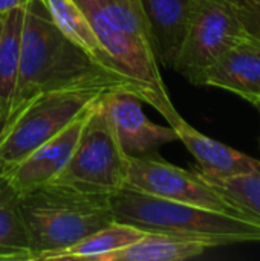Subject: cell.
Returning a JSON list of instances; mask_svg holds the SVG:
<instances>
[{
	"mask_svg": "<svg viewBox=\"0 0 260 261\" xmlns=\"http://www.w3.org/2000/svg\"><path fill=\"white\" fill-rule=\"evenodd\" d=\"M195 0H141L150 24L156 57L162 66L173 69L182 46Z\"/></svg>",
	"mask_w": 260,
	"mask_h": 261,
	"instance_id": "cell-12",
	"label": "cell"
},
{
	"mask_svg": "<svg viewBox=\"0 0 260 261\" xmlns=\"http://www.w3.org/2000/svg\"><path fill=\"white\" fill-rule=\"evenodd\" d=\"M215 248L204 240L147 232L138 242L103 255L98 261H182L202 255Z\"/></svg>",
	"mask_w": 260,
	"mask_h": 261,
	"instance_id": "cell-13",
	"label": "cell"
},
{
	"mask_svg": "<svg viewBox=\"0 0 260 261\" xmlns=\"http://www.w3.org/2000/svg\"><path fill=\"white\" fill-rule=\"evenodd\" d=\"M126 187L150 196L247 219L260 225V219L230 202L196 170L188 171L179 168L158 156H150V153L144 156H127Z\"/></svg>",
	"mask_w": 260,
	"mask_h": 261,
	"instance_id": "cell-6",
	"label": "cell"
},
{
	"mask_svg": "<svg viewBox=\"0 0 260 261\" xmlns=\"http://www.w3.org/2000/svg\"><path fill=\"white\" fill-rule=\"evenodd\" d=\"M93 106L81 113L58 135L37 147L25 159L9 168L2 170L8 182L20 194L51 184L61 173L75 150Z\"/></svg>",
	"mask_w": 260,
	"mask_h": 261,
	"instance_id": "cell-9",
	"label": "cell"
},
{
	"mask_svg": "<svg viewBox=\"0 0 260 261\" xmlns=\"http://www.w3.org/2000/svg\"><path fill=\"white\" fill-rule=\"evenodd\" d=\"M201 176L236 206L260 219V171L234 177Z\"/></svg>",
	"mask_w": 260,
	"mask_h": 261,
	"instance_id": "cell-19",
	"label": "cell"
},
{
	"mask_svg": "<svg viewBox=\"0 0 260 261\" xmlns=\"http://www.w3.org/2000/svg\"><path fill=\"white\" fill-rule=\"evenodd\" d=\"M198 86L233 92L254 106L260 98V46L244 35L204 70Z\"/></svg>",
	"mask_w": 260,
	"mask_h": 261,
	"instance_id": "cell-10",
	"label": "cell"
},
{
	"mask_svg": "<svg viewBox=\"0 0 260 261\" xmlns=\"http://www.w3.org/2000/svg\"><path fill=\"white\" fill-rule=\"evenodd\" d=\"M254 107L257 109V112H259V113H260V98H259V99H257V102L254 104Z\"/></svg>",
	"mask_w": 260,
	"mask_h": 261,
	"instance_id": "cell-23",
	"label": "cell"
},
{
	"mask_svg": "<svg viewBox=\"0 0 260 261\" xmlns=\"http://www.w3.org/2000/svg\"><path fill=\"white\" fill-rule=\"evenodd\" d=\"M0 261H32L20 193L0 168Z\"/></svg>",
	"mask_w": 260,
	"mask_h": 261,
	"instance_id": "cell-14",
	"label": "cell"
},
{
	"mask_svg": "<svg viewBox=\"0 0 260 261\" xmlns=\"http://www.w3.org/2000/svg\"><path fill=\"white\" fill-rule=\"evenodd\" d=\"M242 37V26L228 0H195L173 69L198 86L204 70Z\"/></svg>",
	"mask_w": 260,
	"mask_h": 261,
	"instance_id": "cell-7",
	"label": "cell"
},
{
	"mask_svg": "<svg viewBox=\"0 0 260 261\" xmlns=\"http://www.w3.org/2000/svg\"><path fill=\"white\" fill-rule=\"evenodd\" d=\"M100 104L112 125L121 150L127 156H144L161 145L179 141L176 130L162 127L147 118L143 99L127 87L104 92Z\"/></svg>",
	"mask_w": 260,
	"mask_h": 261,
	"instance_id": "cell-8",
	"label": "cell"
},
{
	"mask_svg": "<svg viewBox=\"0 0 260 261\" xmlns=\"http://www.w3.org/2000/svg\"><path fill=\"white\" fill-rule=\"evenodd\" d=\"M25 8L9 11L3 18L0 32V121L9 116L12 98L15 93L20 58H21V31Z\"/></svg>",
	"mask_w": 260,
	"mask_h": 261,
	"instance_id": "cell-15",
	"label": "cell"
},
{
	"mask_svg": "<svg viewBox=\"0 0 260 261\" xmlns=\"http://www.w3.org/2000/svg\"><path fill=\"white\" fill-rule=\"evenodd\" d=\"M81 9L100 14L115 28L144 40L155 47L150 24L144 14L141 0H75ZM156 50V49H155Z\"/></svg>",
	"mask_w": 260,
	"mask_h": 261,
	"instance_id": "cell-18",
	"label": "cell"
},
{
	"mask_svg": "<svg viewBox=\"0 0 260 261\" xmlns=\"http://www.w3.org/2000/svg\"><path fill=\"white\" fill-rule=\"evenodd\" d=\"M130 84L70 41L55 24L41 0L25 8L20 73L11 112L31 98L69 89H116ZM9 112V113H11Z\"/></svg>",
	"mask_w": 260,
	"mask_h": 261,
	"instance_id": "cell-1",
	"label": "cell"
},
{
	"mask_svg": "<svg viewBox=\"0 0 260 261\" xmlns=\"http://www.w3.org/2000/svg\"><path fill=\"white\" fill-rule=\"evenodd\" d=\"M58 29L106 69L121 75L101 46L90 21L75 0H41ZM123 76V75H121ZM124 78V76H123ZM126 80V78H124Z\"/></svg>",
	"mask_w": 260,
	"mask_h": 261,
	"instance_id": "cell-16",
	"label": "cell"
},
{
	"mask_svg": "<svg viewBox=\"0 0 260 261\" xmlns=\"http://www.w3.org/2000/svg\"><path fill=\"white\" fill-rule=\"evenodd\" d=\"M116 222L146 232H159L184 239L204 240L215 248L260 242V225L230 214L150 196L124 187L110 196Z\"/></svg>",
	"mask_w": 260,
	"mask_h": 261,
	"instance_id": "cell-3",
	"label": "cell"
},
{
	"mask_svg": "<svg viewBox=\"0 0 260 261\" xmlns=\"http://www.w3.org/2000/svg\"><path fill=\"white\" fill-rule=\"evenodd\" d=\"M32 0H0V15H6L9 11L17 8H26V5Z\"/></svg>",
	"mask_w": 260,
	"mask_h": 261,
	"instance_id": "cell-21",
	"label": "cell"
},
{
	"mask_svg": "<svg viewBox=\"0 0 260 261\" xmlns=\"http://www.w3.org/2000/svg\"><path fill=\"white\" fill-rule=\"evenodd\" d=\"M242 26L244 35L260 46V0H228Z\"/></svg>",
	"mask_w": 260,
	"mask_h": 261,
	"instance_id": "cell-20",
	"label": "cell"
},
{
	"mask_svg": "<svg viewBox=\"0 0 260 261\" xmlns=\"http://www.w3.org/2000/svg\"><path fill=\"white\" fill-rule=\"evenodd\" d=\"M32 261H46L115 222L110 196L48 184L20 194Z\"/></svg>",
	"mask_w": 260,
	"mask_h": 261,
	"instance_id": "cell-2",
	"label": "cell"
},
{
	"mask_svg": "<svg viewBox=\"0 0 260 261\" xmlns=\"http://www.w3.org/2000/svg\"><path fill=\"white\" fill-rule=\"evenodd\" d=\"M2 125H3V122H2V121H0V128H2Z\"/></svg>",
	"mask_w": 260,
	"mask_h": 261,
	"instance_id": "cell-24",
	"label": "cell"
},
{
	"mask_svg": "<svg viewBox=\"0 0 260 261\" xmlns=\"http://www.w3.org/2000/svg\"><path fill=\"white\" fill-rule=\"evenodd\" d=\"M106 89L40 93L11 112L0 128V168H9L92 107Z\"/></svg>",
	"mask_w": 260,
	"mask_h": 261,
	"instance_id": "cell-4",
	"label": "cell"
},
{
	"mask_svg": "<svg viewBox=\"0 0 260 261\" xmlns=\"http://www.w3.org/2000/svg\"><path fill=\"white\" fill-rule=\"evenodd\" d=\"M146 234L147 232L139 228H135L132 225L121 223V222L115 220L113 223L89 234L87 237H84L74 246L63 249L57 254H52L51 257H48L46 261H98L106 254L115 252L118 249H123V248L138 242Z\"/></svg>",
	"mask_w": 260,
	"mask_h": 261,
	"instance_id": "cell-17",
	"label": "cell"
},
{
	"mask_svg": "<svg viewBox=\"0 0 260 261\" xmlns=\"http://www.w3.org/2000/svg\"><path fill=\"white\" fill-rule=\"evenodd\" d=\"M126 173L127 154L121 150L98 99L69 162L51 184L89 194L113 196L126 187Z\"/></svg>",
	"mask_w": 260,
	"mask_h": 261,
	"instance_id": "cell-5",
	"label": "cell"
},
{
	"mask_svg": "<svg viewBox=\"0 0 260 261\" xmlns=\"http://www.w3.org/2000/svg\"><path fill=\"white\" fill-rule=\"evenodd\" d=\"M3 18H5V15H0V32H2V28H3Z\"/></svg>",
	"mask_w": 260,
	"mask_h": 261,
	"instance_id": "cell-22",
	"label": "cell"
},
{
	"mask_svg": "<svg viewBox=\"0 0 260 261\" xmlns=\"http://www.w3.org/2000/svg\"><path fill=\"white\" fill-rule=\"evenodd\" d=\"M179 141L196 159L199 173L208 177H234L260 171V161L205 136L185 119L173 127Z\"/></svg>",
	"mask_w": 260,
	"mask_h": 261,
	"instance_id": "cell-11",
	"label": "cell"
}]
</instances>
